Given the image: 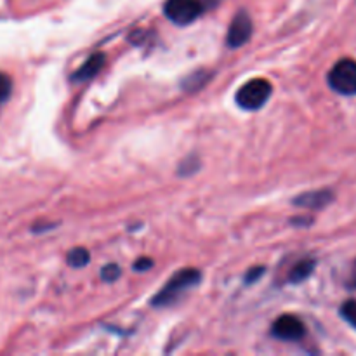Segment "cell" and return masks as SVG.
I'll return each instance as SVG.
<instances>
[{
    "label": "cell",
    "instance_id": "1",
    "mask_svg": "<svg viewBox=\"0 0 356 356\" xmlns=\"http://www.w3.org/2000/svg\"><path fill=\"white\" fill-rule=\"evenodd\" d=\"M200 282V271L193 270V268H186V270H181L163 285L162 291L152 299L153 306H159V308H163V306H170L174 302L179 301L181 296L186 291H190L191 287Z\"/></svg>",
    "mask_w": 356,
    "mask_h": 356
},
{
    "label": "cell",
    "instance_id": "2",
    "mask_svg": "<svg viewBox=\"0 0 356 356\" xmlns=\"http://www.w3.org/2000/svg\"><path fill=\"white\" fill-rule=\"evenodd\" d=\"M271 92H273V86L266 79H254L240 87L235 99L242 110L256 111L268 103Z\"/></svg>",
    "mask_w": 356,
    "mask_h": 356
},
{
    "label": "cell",
    "instance_id": "3",
    "mask_svg": "<svg viewBox=\"0 0 356 356\" xmlns=\"http://www.w3.org/2000/svg\"><path fill=\"white\" fill-rule=\"evenodd\" d=\"M205 7L207 6L204 0H167L163 6V14L174 24L186 26L204 14Z\"/></svg>",
    "mask_w": 356,
    "mask_h": 356
},
{
    "label": "cell",
    "instance_id": "4",
    "mask_svg": "<svg viewBox=\"0 0 356 356\" xmlns=\"http://www.w3.org/2000/svg\"><path fill=\"white\" fill-rule=\"evenodd\" d=\"M329 86L343 96L356 94V61L355 59H341L329 72Z\"/></svg>",
    "mask_w": 356,
    "mask_h": 356
},
{
    "label": "cell",
    "instance_id": "5",
    "mask_svg": "<svg viewBox=\"0 0 356 356\" xmlns=\"http://www.w3.org/2000/svg\"><path fill=\"white\" fill-rule=\"evenodd\" d=\"M250 37H252V19L245 10H240L229 24L228 45L233 49L242 47L250 40Z\"/></svg>",
    "mask_w": 356,
    "mask_h": 356
},
{
    "label": "cell",
    "instance_id": "6",
    "mask_svg": "<svg viewBox=\"0 0 356 356\" xmlns=\"http://www.w3.org/2000/svg\"><path fill=\"white\" fill-rule=\"evenodd\" d=\"M275 337L282 341H299L306 334L305 323L294 315H284L273 323L271 329Z\"/></svg>",
    "mask_w": 356,
    "mask_h": 356
},
{
    "label": "cell",
    "instance_id": "7",
    "mask_svg": "<svg viewBox=\"0 0 356 356\" xmlns=\"http://www.w3.org/2000/svg\"><path fill=\"white\" fill-rule=\"evenodd\" d=\"M104 63H106V56H104L103 52L92 54L75 73H73V82H86V80L94 79V76L103 70Z\"/></svg>",
    "mask_w": 356,
    "mask_h": 356
},
{
    "label": "cell",
    "instance_id": "8",
    "mask_svg": "<svg viewBox=\"0 0 356 356\" xmlns=\"http://www.w3.org/2000/svg\"><path fill=\"white\" fill-rule=\"evenodd\" d=\"M334 195L329 190H316V191H308V193H302L299 197L294 198V204L298 207L305 209H323L325 205H329L332 202Z\"/></svg>",
    "mask_w": 356,
    "mask_h": 356
},
{
    "label": "cell",
    "instance_id": "9",
    "mask_svg": "<svg viewBox=\"0 0 356 356\" xmlns=\"http://www.w3.org/2000/svg\"><path fill=\"white\" fill-rule=\"evenodd\" d=\"M315 266H316V263L313 259L299 261V263L292 268L291 275H289V280H291L292 284H301V282H305L306 278L313 273Z\"/></svg>",
    "mask_w": 356,
    "mask_h": 356
},
{
    "label": "cell",
    "instance_id": "10",
    "mask_svg": "<svg viewBox=\"0 0 356 356\" xmlns=\"http://www.w3.org/2000/svg\"><path fill=\"white\" fill-rule=\"evenodd\" d=\"M66 261H68V264L72 268H83L89 264L90 254H89V250L83 249V247H75V249H72L68 252Z\"/></svg>",
    "mask_w": 356,
    "mask_h": 356
},
{
    "label": "cell",
    "instance_id": "11",
    "mask_svg": "<svg viewBox=\"0 0 356 356\" xmlns=\"http://www.w3.org/2000/svg\"><path fill=\"white\" fill-rule=\"evenodd\" d=\"M341 316L350 323L351 327L356 329V301L351 299V301H346L343 306H341Z\"/></svg>",
    "mask_w": 356,
    "mask_h": 356
},
{
    "label": "cell",
    "instance_id": "12",
    "mask_svg": "<svg viewBox=\"0 0 356 356\" xmlns=\"http://www.w3.org/2000/svg\"><path fill=\"white\" fill-rule=\"evenodd\" d=\"M10 92H13V80L6 73L0 72V103L9 99Z\"/></svg>",
    "mask_w": 356,
    "mask_h": 356
},
{
    "label": "cell",
    "instance_id": "13",
    "mask_svg": "<svg viewBox=\"0 0 356 356\" xmlns=\"http://www.w3.org/2000/svg\"><path fill=\"white\" fill-rule=\"evenodd\" d=\"M120 277V268L117 264H106V266L101 270V278L104 282H115L117 278Z\"/></svg>",
    "mask_w": 356,
    "mask_h": 356
},
{
    "label": "cell",
    "instance_id": "14",
    "mask_svg": "<svg viewBox=\"0 0 356 356\" xmlns=\"http://www.w3.org/2000/svg\"><path fill=\"white\" fill-rule=\"evenodd\" d=\"M264 275V268L263 266H257V268H252V270L247 271V277H245V282L247 284H252V282H256L257 278H261Z\"/></svg>",
    "mask_w": 356,
    "mask_h": 356
},
{
    "label": "cell",
    "instance_id": "15",
    "mask_svg": "<svg viewBox=\"0 0 356 356\" xmlns=\"http://www.w3.org/2000/svg\"><path fill=\"white\" fill-rule=\"evenodd\" d=\"M153 266V261L149 259V257H141V259H138L134 263V271H146V270H149V268Z\"/></svg>",
    "mask_w": 356,
    "mask_h": 356
},
{
    "label": "cell",
    "instance_id": "16",
    "mask_svg": "<svg viewBox=\"0 0 356 356\" xmlns=\"http://www.w3.org/2000/svg\"><path fill=\"white\" fill-rule=\"evenodd\" d=\"M348 285H350V289H356V263H355L353 270H351V277H350V280H348Z\"/></svg>",
    "mask_w": 356,
    "mask_h": 356
}]
</instances>
